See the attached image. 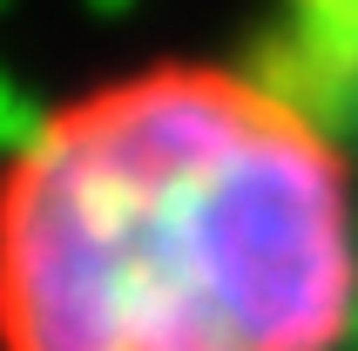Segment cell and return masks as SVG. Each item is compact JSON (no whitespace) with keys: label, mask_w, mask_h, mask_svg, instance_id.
Listing matches in <instances>:
<instances>
[{"label":"cell","mask_w":358,"mask_h":351,"mask_svg":"<svg viewBox=\"0 0 358 351\" xmlns=\"http://www.w3.org/2000/svg\"><path fill=\"white\" fill-rule=\"evenodd\" d=\"M352 311V162L278 81L156 61L0 162V351H338Z\"/></svg>","instance_id":"1"}]
</instances>
